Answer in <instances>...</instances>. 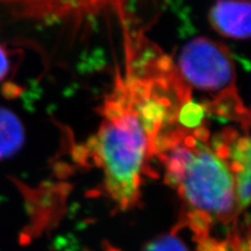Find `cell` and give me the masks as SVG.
Instances as JSON below:
<instances>
[{"instance_id":"1","label":"cell","mask_w":251,"mask_h":251,"mask_svg":"<svg viewBox=\"0 0 251 251\" xmlns=\"http://www.w3.org/2000/svg\"><path fill=\"white\" fill-rule=\"evenodd\" d=\"M125 70L117 66L111 90L98 109L100 127L87 141V156L103 172V186L119 209L140 200L141 184L164 131L179 124L193 92L176 64L144 40L125 50Z\"/></svg>"},{"instance_id":"2","label":"cell","mask_w":251,"mask_h":251,"mask_svg":"<svg viewBox=\"0 0 251 251\" xmlns=\"http://www.w3.org/2000/svg\"><path fill=\"white\" fill-rule=\"evenodd\" d=\"M154 158L161 163L164 182L183 203L182 225L198 243L209 238L215 225L228 224L240 215L234 177L211 145L206 122L195 128L177 124L164 131Z\"/></svg>"},{"instance_id":"3","label":"cell","mask_w":251,"mask_h":251,"mask_svg":"<svg viewBox=\"0 0 251 251\" xmlns=\"http://www.w3.org/2000/svg\"><path fill=\"white\" fill-rule=\"evenodd\" d=\"M160 0H0L11 17L44 25H62L75 29L103 17L120 22L125 40L136 36L131 30L133 7Z\"/></svg>"},{"instance_id":"4","label":"cell","mask_w":251,"mask_h":251,"mask_svg":"<svg viewBox=\"0 0 251 251\" xmlns=\"http://www.w3.org/2000/svg\"><path fill=\"white\" fill-rule=\"evenodd\" d=\"M176 67L191 88L207 93L208 101L240 97L237 65L225 44L208 37H196L179 53Z\"/></svg>"},{"instance_id":"5","label":"cell","mask_w":251,"mask_h":251,"mask_svg":"<svg viewBox=\"0 0 251 251\" xmlns=\"http://www.w3.org/2000/svg\"><path fill=\"white\" fill-rule=\"evenodd\" d=\"M211 145L227 162L235 181L240 214L246 210L250 201L251 146L249 132L228 127L211 136Z\"/></svg>"},{"instance_id":"6","label":"cell","mask_w":251,"mask_h":251,"mask_svg":"<svg viewBox=\"0 0 251 251\" xmlns=\"http://www.w3.org/2000/svg\"><path fill=\"white\" fill-rule=\"evenodd\" d=\"M208 20L219 35L232 40H248L250 0H218L210 7Z\"/></svg>"},{"instance_id":"7","label":"cell","mask_w":251,"mask_h":251,"mask_svg":"<svg viewBox=\"0 0 251 251\" xmlns=\"http://www.w3.org/2000/svg\"><path fill=\"white\" fill-rule=\"evenodd\" d=\"M25 132L19 117L0 107V160L9 159L25 145Z\"/></svg>"},{"instance_id":"8","label":"cell","mask_w":251,"mask_h":251,"mask_svg":"<svg viewBox=\"0 0 251 251\" xmlns=\"http://www.w3.org/2000/svg\"><path fill=\"white\" fill-rule=\"evenodd\" d=\"M144 251H190V249L176 233H169L149 243Z\"/></svg>"},{"instance_id":"9","label":"cell","mask_w":251,"mask_h":251,"mask_svg":"<svg viewBox=\"0 0 251 251\" xmlns=\"http://www.w3.org/2000/svg\"><path fill=\"white\" fill-rule=\"evenodd\" d=\"M11 61L9 51L0 43V82H2L10 73Z\"/></svg>"},{"instance_id":"10","label":"cell","mask_w":251,"mask_h":251,"mask_svg":"<svg viewBox=\"0 0 251 251\" xmlns=\"http://www.w3.org/2000/svg\"><path fill=\"white\" fill-rule=\"evenodd\" d=\"M214 1H217V0H214Z\"/></svg>"}]
</instances>
